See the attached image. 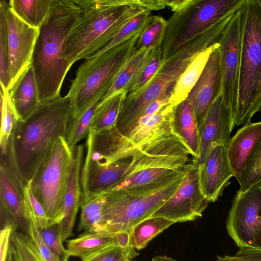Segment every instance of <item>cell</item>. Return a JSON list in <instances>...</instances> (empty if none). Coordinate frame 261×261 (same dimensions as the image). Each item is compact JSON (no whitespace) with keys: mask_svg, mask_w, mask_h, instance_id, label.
Segmentation results:
<instances>
[{"mask_svg":"<svg viewBox=\"0 0 261 261\" xmlns=\"http://www.w3.org/2000/svg\"><path fill=\"white\" fill-rule=\"evenodd\" d=\"M0 83L4 91H9V53L7 28L3 12L0 10Z\"/></svg>","mask_w":261,"mask_h":261,"instance_id":"cell-37","label":"cell"},{"mask_svg":"<svg viewBox=\"0 0 261 261\" xmlns=\"http://www.w3.org/2000/svg\"><path fill=\"white\" fill-rule=\"evenodd\" d=\"M175 106L171 102L152 115L144 124L133 129L125 137V147L135 148L160 134L172 131V116Z\"/></svg>","mask_w":261,"mask_h":261,"instance_id":"cell-23","label":"cell"},{"mask_svg":"<svg viewBox=\"0 0 261 261\" xmlns=\"http://www.w3.org/2000/svg\"><path fill=\"white\" fill-rule=\"evenodd\" d=\"M151 261H177L166 256H156L154 257Z\"/></svg>","mask_w":261,"mask_h":261,"instance_id":"cell-49","label":"cell"},{"mask_svg":"<svg viewBox=\"0 0 261 261\" xmlns=\"http://www.w3.org/2000/svg\"><path fill=\"white\" fill-rule=\"evenodd\" d=\"M175 222L161 217H149L135 225L130 233L133 247L140 250Z\"/></svg>","mask_w":261,"mask_h":261,"instance_id":"cell-29","label":"cell"},{"mask_svg":"<svg viewBox=\"0 0 261 261\" xmlns=\"http://www.w3.org/2000/svg\"><path fill=\"white\" fill-rule=\"evenodd\" d=\"M0 201L1 212L12 218L17 229L28 234V224L23 207V194L2 170H0Z\"/></svg>","mask_w":261,"mask_h":261,"instance_id":"cell-24","label":"cell"},{"mask_svg":"<svg viewBox=\"0 0 261 261\" xmlns=\"http://www.w3.org/2000/svg\"><path fill=\"white\" fill-rule=\"evenodd\" d=\"M5 261H16L12 254L8 251V255Z\"/></svg>","mask_w":261,"mask_h":261,"instance_id":"cell-50","label":"cell"},{"mask_svg":"<svg viewBox=\"0 0 261 261\" xmlns=\"http://www.w3.org/2000/svg\"><path fill=\"white\" fill-rule=\"evenodd\" d=\"M126 96V91H121L100 101L92 117L89 132H101L115 127Z\"/></svg>","mask_w":261,"mask_h":261,"instance_id":"cell-26","label":"cell"},{"mask_svg":"<svg viewBox=\"0 0 261 261\" xmlns=\"http://www.w3.org/2000/svg\"><path fill=\"white\" fill-rule=\"evenodd\" d=\"M112 236L115 244L125 250L130 259L138 255L132 246L129 232L120 231L112 234Z\"/></svg>","mask_w":261,"mask_h":261,"instance_id":"cell-45","label":"cell"},{"mask_svg":"<svg viewBox=\"0 0 261 261\" xmlns=\"http://www.w3.org/2000/svg\"><path fill=\"white\" fill-rule=\"evenodd\" d=\"M240 185L238 191L243 193L261 183V144L248 161L244 171L236 177Z\"/></svg>","mask_w":261,"mask_h":261,"instance_id":"cell-34","label":"cell"},{"mask_svg":"<svg viewBox=\"0 0 261 261\" xmlns=\"http://www.w3.org/2000/svg\"><path fill=\"white\" fill-rule=\"evenodd\" d=\"M105 202V195H102L81 205L79 231L94 232L97 230L102 219Z\"/></svg>","mask_w":261,"mask_h":261,"instance_id":"cell-31","label":"cell"},{"mask_svg":"<svg viewBox=\"0 0 261 261\" xmlns=\"http://www.w3.org/2000/svg\"><path fill=\"white\" fill-rule=\"evenodd\" d=\"M40 230L42 239L50 252L60 261H68L70 256L63 246L59 224Z\"/></svg>","mask_w":261,"mask_h":261,"instance_id":"cell-39","label":"cell"},{"mask_svg":"<svg viewBox=\"0 0 261 261\" xmlns=\"http://www.w3.org/2000/svg\"><path fill=\"white\" fill-rule=\"evenodd\" d=\"M261 228V190L258 185L237 191L226 220V229L238 247H253L255 232Z\"/></svg>","mask_w":261,"mask_h":261,"instance_id":"cell-14","label":"cell"},{"mask_svg":"<svg viewBox=\"0 0 261 261\" xmlns=\"http://www.w3.org/2000/svg\"><path fill=\"white\" fill-rule=\"evenodd\" d=\"M258 2L261 6V0H258Z\"/></svg>","mask_w":261,"mask_h":261,"instance_id":"cell-51","label":"cell"},{"mask_svg":"<svg viewBox=\"0 0 261 261\" xmlns=\"http://www.w3.org/2000/svg\"><path fill=\"white\" fill-rule=\"evenodd\" d=\"M130 261H133V260H130Z\"/></svg>","mask_w":261,"mask_h":261,"instance_id":"cell-54","label":"cell"},{"mask_svg":"<svg viewBox=\"0 0 261 261\" xmlns=\"http://www.w3.org/2000/svg\"><path fill=\"white\" fill-rule=\"evenodd\" d=\"M25 216L28 224L27 235L43 258L46 261H60L50 252L44 242L35 219L30 214H25Z\"/></svg>","mask_w":261,"mask_h":261,"instance_id":"cell-40","label":"cell"},{"mask_svg":"<svg viewBox=\"0 0 261 261\" xmlns=\"http://www.w3.org/2000/svg\"><path fill=\"white\" fill-rule=\"evenodd\" d=\"M0 10L3 12L7 28L9 91L31 64L39 29L29 25L19 18L12 11L6 0H0Z\"/></svg>","mask_w":261,"mask_h":261,"instance_id":"cell-12","label":"cell"},{"mask_svg":"<svg viewBox=\"0 0 261 261\" xmlns=\"http://www.w3.org/2000/svg\"><path fill=\"white\" fill-rule=\"evenodd\" d=\"M29 239V236L23 232L16 230L12 234L9 251L16 261H32Z\"/></svg>","mask_w":261,"mask_h":261,"instance_id":"cell-41","label":"cell"},{"mask_svg":"<svg viewBox=\"0 0 261 261\" xmlns=\"http://www.w3.org/2000/svg\"><path fill=\"white\" fill-rule=\"evenodd\" d=\"M162 61L161 49H159L126 90L125 98H132L137 95L145 88L157 71Z\"/></svg>","mask_w":261,"mask_h":261,"instance_id":"cell-36","label":"cell"},{"mask_svg":"<svg viewBox=\"0 0 261 261\" xmlns=\"http://www.w3.org/2000/svg\"><path fill=\"white\" fill-rule=\"evenodd\" d=\"M219 43L200 51L180 76L173 89L170 101L176 106L185 100L202 73L212 51Z\"/></svg>","mask_w":261,"mask_h":261,"instance_id":"cell-25","label":"cell"},{"mask_svg":"<svg viewBox=\"0 0 261 261\" xmlns=\"http://www.w3.org/2000/svg\"><path fill=\"white\" fill-rule=\"evenodd\" d=\"M244 4L245 3L234 13L223 31L219 42L222 74L221 94L230 115L232 129L234 128L238 105L245 23Z\"/></svg>","mask_w":261,"mask_h":261,"instance_id":"cell-11","label":"cell"},{"mask_svg":"<svg viewBox=\"0 0 261 261\" xmlns=\"http://www.w3.org/2000/svg\"><path fill=\"white\" fill-rule=\"evenodd\" d=\"M29 247L31 255L32 261H46L40 254L30 238L29 239Z\"/></svg>","mask_w":261,"mask_h":261,"instance_id":"cell-47","label":"cell"},{"mask_svg":"<svg viewBox=\"0 0 261 261\" xmlns=\"http://www.w3.org/2000/svg\"><path fill=\"white\" fill-rule=\"evenodd\" d=\"M130 260L125 250L114 244L82 261H130Z\"/></svg>","mask_w":261,"mask_h":261,"instance_id":"cell-42","label":"cell"},{"mask_svg":"<svg viewBox=\"0 0 261 261\" xmlns=\"http://www.w3.org/2000/svg\"><path fill=\"white\" fill-rule=\"evenodd\" d=\"M261 144V121L249 122L239 129L228 144L230 165L237 177L245 169L247 164Z\"/></svg>","mask_w":261,"mask_h":261,"instance_id":"cell-19","label":"cell"},{"mask_svg":"<svg viewBox=\"0 0 261 261\" xmlns=\"http://www.w3.org/2000/svg\"><path fill=\"white\" fill-rule=\"evenodd\" d=\"M185 175L159 188L118 190L106 194L102 219L94 233L109 234L120 231L130 233L135 225L150 217L171 198L179 187Z\"/></svg>","mask_w":261,"mask_h":261,"instance_id":"cell-7","label":"cell"},{"mask_svg":"<svg viewBox=\"0 0 261 261\" xmlns=\"http://www.w3.org/2000/svg\"><path fill=\"white\" fill-rule=\"evenodd\" d=\"M167 20L160 16L151 15L138 40L136 47H149L161 44Z\"/></svg>","mask_w":261,"mask_h":261,"instance_id":"cell-35","label":"cell"},{"mask_svg":"<svg viewBox=\"0 0 261 261\" xmlns=\"http://www.w3.org/2000/svg\"><path fill=\"white\" fill-rule=\"evenodd\" d=\"M150 156L149 149L141 146L128 150L126 155L107 165H99L85 159L81 172V205L110 192L146 164Z\"/></svg>","mask_w":261,"mask_h":261,"instance_id":"cell-10","label":"cell"},{"mask_svg":"<svg viewBox=\"0 0 261 261\" xmlns=\"http://www.w3.org/2000/svg\"><path fill=\"white\" fill-rule=\"evenodd\" d=\"M114 244L112 234L84 232L67 241V250L70 256L79 257L82 261Z\"/></svg>","mask_w":261,"mask_h":261,"instance_id":"cell-27","label":"cell"},{"mask_svg":"<svg viewBox=\"0 0 261 261\" xmlns=\"http://www.w3.org/2000/svg\"><path fill=\"white\" fill-rule=\"evenodd\" d=\"M161 44L149 47L136 48L116 75L110 88L101 98L103 101L115 94L126 91L135 81L143 67L161 49Z\"/></svg>","mask_w":261,"mask_h":261,"instance_id":"cell-21","label":"cell"},{"mask_svg":"<svg viewBox=\"0 0 261 261\" xmlns=\"http://www.w3.org/2000/svg\"><path fill=\"white\" fill-rule=\"evenodd\" d=\"M218 261H261V249L254 247L240 248L233 255L218 256Z\"/></svg>","mask_w":261,"mask_h":261,"instance_id":"cell-43","label":"cell"},{"mask_svg":"<svg viewBox=\"0 0 261 261\" xmlns=\"http://www.w3.org/2000/svg\"><path fill=\"white\" fill-rule=\"evenodd\" d=\"M1 127L0 133L1 153L6 151L9 139L18 119L11 104L8 91L1 88Z\"/></svg>","mask_w":261,"mask_h":261,"instance_id":"cell-30","label":"cell"},{"mask_svg":"<svg viewBox=\"0 0 261 261\" xmlns=\"http://www.w3.org/2000/svg\"><path fill=\"white\" fill-rule=\"evenodd\" d=\"M238 99L233 126L250 122L261 109V6L246 0Z\"/></svg>","mask_w":261,"mask_h":261,"instance_id":"cell-6","label":"cell"},{"mask_svg":"<svg viewBox=\"0 0 261 261\" xmlns=\"http://www.w3.org/2000/svg\"><path fill=\"white\" fill-rule=\"evenodd\" d=\"M170 96H162L151 101L146 105L140 117L156 113L164 106L170 103Z\"/></svg>","mask_w":261,"mask_h":261,"instance_id":"cell-46","label":"cell"},{"mask_svg":"<svg viewBox=\"0 0 261 261\" xmlns=\"http://www.w3.org/2000/svg\"><path fill=\"white\" fill-rule=\"evenodd\" d=\"M210 202L199 186L198 166L193 161L174 194L150 217H161L176 222L200 218Z\"/></svg>","mask_w":261,"mask_h":261,"instance_id":"cell-13","label":"cell"},{"mask_svg":"<svg viewBox=\"0 0 261 261\" xmlns=\"http://www.w3.org/2000/svg\"><path fill=\"white\" fill-rule=\"evenodd\" d=\"M100 101L94 103L79 116L70 118L67 124L65 138L71 150H73L80 140L87 137L92 117Z\"/></svg>","mask_w":261,"mask_h":261,"instance_id":"cell-32","label":"cell"},{"mask_svg":"<svg viewBox=\"0 0 261 261\" xmlns=\"http://www.w3.org/2000/svg\"><path fill=\"white\" fill-rule=\"evenodd\" d=\"M253 247L261 249V228L258 229L254 235Z\"/></svg>","mask_w":261,"mask_h":261,"instance_id":"cell-48","label":"cell"},{"mask_svg":"<svg viewBox=\"0 0 261 261\" xmlns=\"http://www.w3.org/2000/svg\"><path fill=\"white\" fill-rule=\"evenodd\" d=\"M53 0H10L12 11L29 25L39 29L49 13Z\"/></svg>","mask_w":261,"mask_h":261,"instance_id":"cell-28","label":"cell"},{"mask_svg":"<svg viewBox=\"0 0 261 261\" xmlns=\"http://www.w3.org/2000/svg\"><path fill=\"white\" fill-rule=\"evenodd\" d=\"M232 128L230 115L220 94L213 103L199 129L198 155L193 160L197 166L203 163L215 145L229 143Z\"/></svg>","mask_w":261,"mask_h":261,"instance_id":"cell-17","label":"cell"},{"mask_svg":"<svg viewBox=\"0 0 261 261\" xmlns=\"http://www.w3.org/2000/svg\"><path fill=\"white\" fill-rule=\"evenodd\" d=\"M142 31L81 65L66 95L72 110L71 118L79 116L101 100L136 48Z\"/></svg>","mask_w":261,"mask_h":261,"instance_id":"cell-5","label":"cell"},{"mask_svg":"<svg viewBox=\"0 0 261 261\" xmlns=\"http://www.w3.org/2000/svg\"><path fill=\"white\" fill-rule=\"evenodd\" d=\"M78 1L82 12L64 48V56L71 67L105 46L135 17L165 7L161 0Z\"/></svg>","mask_w":261,"mask_h":261,"instance_id":"cell-1","label":"cell"},{"mask_svg":"<svg viewBox=\"0 0 261 261\" xmlns=\"http://www.w3.org/2000/svg\"><path fill=\"white\" fill-rule=\"evenodd\" d=\"M72 113L67 96L40 102L25 120L19 121L12 135L13 150L20 171L27 182L43 159L50 143L65 137Z\"/></svg>","mask_w":261,"mask_h":261,"instance_id":"cell-4","label":"cell"},{"mask_svg":"<svg viewBox=\"0 0 261 261\" xmlns=\"http://www.w3.org/2000/svg\"><path fill=\"white\" fill-rule=\"evenodd\" d=\"M171 122L174 133L181 140L195 160L198 155L199 130L193 108L186 100L175 106Z\"/></svg>","mask_w":261,"mask_h":261,"instance_id":"cell-22","label":"cell"},{"mask_svg":"<svg viewBox=\"0 0 261 261\" xmlns=\"http://www.w3.org/2000/svg\"><path fill=\"white\" fill-rule=\"evenodd\" d=\"M258 186H259V188L260 190H261V186H259L258 185Z\"/></svg>","mask_w":261,"mask_h":261,"instance_id":"cell-52","label":"cell"},{"mask_svg":"<svg viewBox=\"0 0 261 261\" xmlns=\"http://www.w3.org/2000/svg\"><path fill=\"white\" fill-rule=\"evenodd\" d=\"M73 152L65 137H59L50 144L29 181L34 196L49 221V226L63 218V204Z\"/></svg>","mask_w":261,"mask_h":261,"instance_id":"cell-8","label":"cell"},{"mask_svg":"<svg viewBox=\"0 0 261 261\" xmlns=\"http://www.w3.org/2000/svg\"><path fill=\"white\" fill-rule=\"evenodd\" d=\"M23 203L24 213L33 216L40 230L49 226V219L42 205L33 193L29 181L26 182L24 187Z\"/></svg>","mask_w":261,"mask_h":261,"instance_id":"cell-38","label":"cell"},{"mask_svg":"<svg viewBox=\"0 0 261 261\" xmlns=\"http://www.w3.org/2000/svg\"><path fill=\"white\" fill-rule=\"evenodd\" d=\"M221 91L218 46L211 53L202 73L186 99L193 108L199 130L211 106L221 94Z\"/></svg>","mask_w":261,"mask_h":261,"instance_id":"cell-15","label":"cell"},{"mask_svg":"<svg viewBox=\"0 0 261 261\" xmlns=\"http://www.w3.org/2000/svg\"><path fill=\"white\" fill-rule=\"evenodd\" d=\"M9 96L18 121L25 120L37 109L40 101L31 64L9 91Z\"/></svg>","mask_w":261,"mask_h":261,"instance_id":"cell-20","label":"cell"},{"mask_svg":"<svg viewBox=\"0 0 261 261\" xmlns=\"http://www.w3.org/2000/svg\"><path fill=\"white\" fill-rule=\"evenodd\" d=\"M259 186H261V183L259 185Z\"/></svg>","mask_w":261,"mask_h":261,"instance_id":"cell-53","label":"cell"},{"mask_svg":"<svg viewBox=\"0 0 261 261\" xmlns=\"http://www.w3.org/2000/svg\"><path fill=\"white\" fill-rule=\"evenodd\" d=\"M228 144L214 146L203 163L198 166L200 188L209 202L218 199L234 176L228 156Z\"/></svg>","mask_w":261,"mask_h":261,"instance_id":"cell-16","label":"cell"},{"mask_svg":"<svg viewBox=\"0 0 261 261\" xmlns=\"http://www.w3.org/2000/svg\"><path fill=\"white\" fill-rule=\"evenodd\" d=\"M72 152L73 158L64 199L63 218L59 224L63 242L73 235V229L81 201V178L84 146H76Z\"/></svg>","mask_w":261,"mask_h":261,"instance_id":"cell-18","label":"cell"},{"mask_svg":"<svg viewBox=\"0 0 261 261\" xmlns=\"http://www.w3.org/2000/svg\"><path fill=\"white\" fill-rule=\"evenodd\" d=\"M81 12L78 0H53L39 28L31 65L40 102L61 97L63 81L71 68L64 56V46Z\"/></svg>","mask_w":261,"mask_h":261,"instance_id":"cell-2","label":"cell"},{"mask_svg":"<svg viewBox=\"0 0 261 261\" xmlns=\"http://www.w3.org/2000/svg\"><path fill=\"white\" fill-rule=\"evenodd\" d=\"M230 18L229 15L224 17L162 61L145 88L137 95L125 99L115 125L121 136H127L147 104L160 97L171 96L180 76L195 56L200 51L219 43Z\"/></svg>","mask_w":261,"mask_h":261,"instance_id":"cell-3","label":"cell"},{"mask_svg":"<svg viewBox=\"0 0 261 261\" xmlns=\"http://www.w3.org/2000/svg\"><path fill=\"white\" fill-rule=\"evenodd\" d=\"M17 229V227L12 223L1 225L0 232V261H5L7 258L10 238L12 234Z\"/></svg>","mask_w":261,"mask_h":261,"instance_id":"cell-44","label":"cell"},{"mask_svg":"<svg viewBox=\"0 0 261 261\" xmlns=\"http://www.w3.org/2000/svg\"><path fill=\"white\" fill-rule=\"evenodd\" d=\"M151 12L150 11H144L133 18L123 27L119 33L105 46L90 58L101 55L107 50L123 43L135 34L141 32L145 28L151 16Z\"/></svg>","mask_w":261,"mask_h":261,"instance_id":"cell-33","label":"cell"},{"mask_svg":"<svg viewBox=\"0 0 261 261\" xmlns=\"http://www.w3.org/2000/svg\"><path fill=\"white\" fill-rule=\"evenodd\" d=\"M245 0H192L185 8L174 12L167 20L161 46L164 61L183 45L202 34Z\"/></svg>","mask_w":261,"mask_h":261,"instance_id":"cell-9","label":"cell"}]
</instances>
